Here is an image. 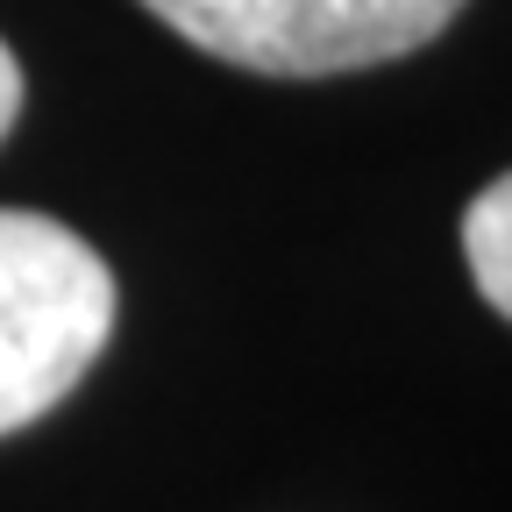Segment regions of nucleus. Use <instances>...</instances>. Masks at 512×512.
Returning <instances> with one entry per match:
<instances>
[{
  "instance_id": "1",
  "label": "nucleus",
  "mask_w": 512,
  "mask_h": 512,
  "mask_svg": "<svg viewBox=\"0 0 512 512\" xmlns=\"http://www.w3.org/2000/svg\"><path fill=\"white\" fill-rule=\"evenodd\" d=\"M114 278L100 249L50 214L0 207V434L43 420L100 363Z\"/></svg>"
},
{
  "instance_id": "2",
  "label": "nucleus",
  "mask_w": 512,
  "mask_h": 512,
  "mask_svg": "<svg viewBox=\"0 0 512 512\" xmlns=\"http://www.w3.org/2000/svg\"><path fill=\"white\" fill-rule=\"evenodd\" d=\"M143 8L221 64L271 79H328L420 50L456 22L463 0H143Z\"/></svg>"
},
{
  "instance_id": "3",
  "label": "nucleus",
  "mask_w": 512,
  "mask_h": 512,
  "mask_svg": "<svg viewBox=\"0 0 512 512\" xmlns=\"http://www.w3.org/2000/svg\"><path fill=\"white\" fill-rule=\"evenodd\" d=\"M463 256H470L477 292L512 320V171L470 200V214H463Z\"/></svg>"
},
{
  "instance_id": "4",
  "label": "nucleus",
  "mask_w": 512,
  "mask_h": 512,
  "mask_svg": "<svg viewBox=\"0 0 512 512\" xmlns=\"http://www.w3.org/2000/svg\"><path fill=\"white\" fill-rule=\"evenodd\" d=\"M15 114H22V64H15L8 43H0V136L15 128Z\"/></svg>"
}]
</instances>
